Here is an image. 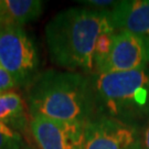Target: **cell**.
Instances as JSON below:
<instances>
[{"mask_svg":"<svg viewBox=\"0 0 149 149\" xmlns=\"http://www.w3.org/2000/svg\"><path fill=\"white\" fill-rule=\"evenodd\" d=\"M0 65L10 73L18 87H29L40 74L38 49L22 27L0 23Z\"/></svg>","mask_w":149,"mask_h":149,"instance_id":"4","label":"cell"},{"mask_svg":"<svg viewBox=\"0 0 149 149\" xmlns=\"http://www.w3.org/2000/svg\"><path fill=\"white\" fill-rule=\"evenodd\" d=\"M27 106L30 117L42 115L86 125L95 118L90 76L80 72L47 70L28 87Z\"/></svg>","mask_w":149,"mask_h":149,"instance_id":"2","label":"cell"},{"mask_svg":"<svg viewBox=\"0 0 149 149\" xmlns=\"http://www.w3.org/2000/svg\"><path fill=\"white\" fill-rule=\"evenodd\" d=\"M43 10L40 0H3L0 8V23L23 27L37 20Z\"/></svg>","mask_w":149,"mask_h":149,"instance_id":"10","label":"cell"},{"mask_svg":"<svg viewBox=\"0 0 149 149\" xmlns=\"http://www.w3.org/2000/svg\"><path fill=\"white\" fill-rule=\"evenodd\" d=\"M109 20V10L73 7L60 11L44 31L51 61L65 71L93 74L96 43Z\"/></svg>","mask_w":149,"mask_h":149,"instance_id":"1","label":"cell"},{"mask_svg":"<svg viewBox=\"0 0 149 149\" xmlns=\"http://www.w3.org/2000/svg\"><path fill=\"white\" fill-rule=\"evenodd\" d=\"M143 143H144V149H149V123L144 127Z\"/></svg>","mask_w":149,"mask_h":149,"instance_id":"15","label":"cell"},{"mask_svg":"<svg viewBox=\"0 0 149 149\" xmlns=\"http://www.w3.org/2000/svg\"><path fill=\"white\" fill-rule=\"evenodd\" d=\"M148 60L143 42L127 31H116L109 54L96 73L126 72L147 68Z\"/></svg>","mask_w":149,"mask_h":149,"instance_id":"7","label":"cell"},{"mask_svg":"<svg viewBox=\"0 0 149 149\" xmlns=\"http://www.w3.org/2000/svg\"><path fill=\"white\" fill-rule=\"evenodd\" d=\"M86 125L34 115L29 132L37 149H86Z\"/></svg>","mask_w":149,"mask_h":149,"instance_id":"5","label":"cell"},{"mask_svg":"<svg viewBox=\"0 0 149 149\" xmlns=\"http://www.w3.org/2000/svg\"><path fill=\"white\" fill-rule=\"evenodd\" d=\"M116 30L113 26L112 20L106 23V26L102 30L101 34L98 37L97 43H96L95 48V54H94V64H95V72L96 73L98 69L102 66V64L104 63V61L109 54V51L112 49L113 40L115 37Z\"/></svg>","mask_w":149,"mask_h":149,"instance_id":"11","label":"cell"},{"mask_svg":"<svg viewBox=\"0 0 149 149\" xmlns=\"http://www.w3.org/2000/svg\"><path fill=\"white\" fill-rule=\"evenodd\" d=\"M109 17L116 31L130 32L143 42L149 63V0L117 1Z\"/></svg>","mask_w":149,"mask_h":149,"instance_id":"8","label":"cell"},{"mask_svg":"<svg viewBox=\"0 0 149 149\" xmlns=\"http://www.w3.org/2000/svg\"><path fill=\"white\" fill-rule=\"evenodd\" d=\"M79 2L84 3L86 6L98 8V10H107V8L112 9L117 5V1H113V0H83V1H79Z\"/></svg>","mask_w":149,"mask_h":149,"instance_id":"14","label":"cell"},{"mask_svg":"<svg viewBox=\"0 0 149 149\" xmlns=\"http://www.w3.org/2000/svg\"><path fill=\"white\" fill-rule=\"evenodd\" d=\"M23 149H37V148H33V147H31V146H29V145H26L24 146V148Z\"/></svg>","mask_w":149,"mask_h":149,"instance_id":"16","label":"cell"},{"mask_svg":"<svg viewBox=\"0 0 149 149\" xmlns=\"http://www.w3.org/2000/svg\"><path fill=\"white\" fill-rule=\"evenodd\" d=\"M30 114L22 96L15 91L0 94V124L24 133L29 129Z\"/></svg>","mask_w":149,"mask_h":149,"instance_id":"9","label":"cell"},{"mask_svg":"<svg viewBox=\"0 0 149 149\" xmlns=\"http://www.w3.org/2000/svg\"><path fill=\"white\" fill-rule=\"evenodd\" d=\"M18 87V84L15 79L0 65V94L13 91Z\"/></svg>","mask_w":149,"mask_h":149,"instance_id":"13","label":"cell"},{"mask_svg":"<svg viewBox=\"0 0 149 149\" xmlns=\"http://www.w3.org/2000/svg\"><path fill=\"white\" fill-rule=\"evenodd\" d=\"M24 146L21 134L0 124V149H23Z\"/></svg>","mask_w":149,"mask_h":149,"instance_id":"12","label":"cell"},{"mask_svg":"<svg viewBox=\"0 0 149 149\" xmlns=\"http://www.w3.org/2000/svg\"><path fill=\"white\" fill-rule=\"evenodd\" d=\"M86 149H144L141 127L95 117L85 128Z\"/></svg>","mask_w":149,"mask_h":149,"instance_id":"6","label":"cell"},{"mask_svg":"<svg viewBox=\"0 0 149 149\" xmlns=\"http://www.w3.org/2000/svg\"><path fill=\"white\" fill-rule=\"evenodd\" d=\"M1 2H2V1H1V0H0V8H1Z\"/></svg>","mask_w":149,"mask_h":149,"instance_id":"17","label":"cell"},{"mask_svg":"<svg viewBox=\"0 0 149 149\" xmlns=\"http://www.w3.org/2000/svg\"><path fill=\"white\" fill-rule=\"evenodd\" d=\"M95 117L145 127L149 123V68L88 75Z\"/></svg>","mask_w":149,"mask_h":149,"instance_id":"3","label":"cell"}]
</instances>
